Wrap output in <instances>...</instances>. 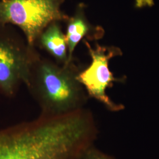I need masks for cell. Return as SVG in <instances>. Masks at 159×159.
<instances>
[{"mask_svg": "<svg viewBox=\"0 0 159 159\" xmlns=\"http://www.w3.org/2000/svg\"><path fill=\"white\" fill-rule=\"evenodd\" d=\"M98 134L90 111L83 108L0 130V159H82Z\"/></svg>", "mask_w": 159, "mask_h": 159, "instance_id": "1", "label": "cell"}, {"mask_svg": "<svg viewBox=\"0 0 159 159\" xmlns=\"http://www.w3.org/2000/svg\"><path fill=\"white\" fill-rule=\"evenodd\" d=\"M80 72L73 60L61 65L37 58L27 87L39 103L41 114L56 116L83 108L88 96L77 79Z\"/></svg>", "mask_w": 159, "mask_h": 159, "instance_id": "2", "label": "cell"}, {"mask_svg": "<svg viewBox=\"0 0 159 159\" xmlns=\"http://www.w3.org/2000/svg\"><path fill=\"white\" fill-rule=\"evenodd\" d=\"M64 0H0V25H17L34 47L42 31L52 22L67 21L61 10Z\"/></svg>", "mask_w": 159, "mask_h": 159, "instance_id": "3", "label": "cell"}, {"mask_svg": "<svg viewBox=\"0 0 159 159\" xmlns=\"http://www.w3.org/2000/svg\"><path fill=\"white\" fill-rule=\"evenodd\" d=\"M6 25H0V93L13 96L20 83L28 85L31 70L40 56Z\"/></svg>", "mask_w": 159, "mask_h": 159, "instance_id": "4", "label": "cell"}, {"mask_svg": "<svg viewBox=\"0 0 159 159\" xmlns=\"http://www.w3.org/2000/svg\"><path fill=\"white\" fill-rule=\"evenodd\" d=\"M90 56L91 64L80 71L77 79L83 86L87 95L101 102L108 110L119 111L125 108L123 104L114 102L106 93L108 88L113 87V82H124L125 77L117 79L110 71L108 63L112 58L122 55V51L115 46H101L97 43L91 47L87 40H84Z\"/></svg>", "mask_w": 159, "mask_h": 159, "instance_id": "5", "label": "cell"}, {"mask_svg": "<svg viewBox=\"0 0 159 159\" xmlns=\"http://www.w3.org/2000/svg\"><path fill=\"white\" fill-rule=\"evenodd\" d=\"M84 8V4H80L74 16L66 21L67 24L65 35L68 47V62L73 60L74 50L81 40H99L104 34L102 27L94 26L89 23L85 17Z\"/></svg>", "mask_w": 159, "mask_h": 159, "instance_id": "6", "label": "cell"}, {"mask_svg": "<svg viewBox=\"0 0 159 159\" xmlns=\"http://www.w3.org/2000/svg\"><path fill=\"white\" fill-rule=\"evenodd\" d=\"M37 41L59 64L68 63V47L66 35L58 21L50 23L40 34Z\"/></svg>", "mask_w": 159, "mask_h": 159, "instance_id": "7", "label": "cell"}, {"mask_svg": "<svg viewBox=\"0 0 159 159\" xmlns=\"http://www.w3.org/2000/svg\"><path fill=\"white\" fill-rule=\"evenodd\" d=\"M82 159H116L113 156L97 148L94 146L89 148L84 155Z\"/></svg>", "mask_w": 159, "mask_h": 159, "instance_id": "8", "label": "cell"}]
</instances>
